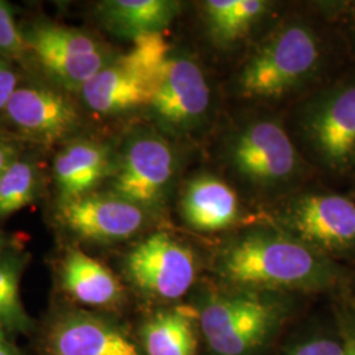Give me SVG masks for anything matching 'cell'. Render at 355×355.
Here are the masks:
<instances>
[{
    "label": "cell",
    "mask_w": 355,
    "mask_h": 355,
    "mask_svg": "<svg viewBox=\"0 0 355 355\" xmlns=\"http://www.w3.org/2000/svg\"><path fill=\"white\" fill-rule=\"evenodd\" d=\"M223 278L242 288L324 290L340 280L325 254L288 232L257 230L228 243L218 257Z\"/></svg>",
    "instance_id": "6da1fadb"
},
{
    "label": "cell",
    "mask_w": 355,
    "mask_h": 355,
    "mask_svg": "<svg viewBox=\"0 0 355 355\" xmlns=\"http://www.w3.org/2000/svg\"><path fill=\"white\" fill-rule=\"evenodd\" d=\"M321 58L320 40L309 26H283L242 67L239 89L249 98L279 96L313 76Z\"/></svg>",
    "instance_id": "7a4b0ae2"
},
{
    "label": "cell",
    "mask_w": 355,
    "mask_h": 355,
    "mask_svg": "<svg viewBox=\"0 0 355 355\" xmlns=\"http://www.w3.org/2000/svg\"><path fill=\"white\" fill-rule=\"evenodd\" d=\"M133 41L135 45L127 54L116 57L80 89L89 110L114 114L150 105L170 46L162 35H148Z\"/></svg>",
    "instance_id": "3957f363"
},
{
    "label": "cell",
    "mask_w": 355,
    "mask_h": 355,
    "mask_svg": "<svg viewBox=\"0 0 355 355\" xmlns=\"http://www.w3.org/2000/svg\"><path fill=\"white\" fill-rule=\"evenodd\" d=\"M279 308L254 293L211 297L200 311L204 338L215 355H249L265 343Z\"/></svg>",
    "instance_id": "277c9868"
},
{
    "label": "cell",
    "mask_w": 355,
    "mask_h": 355,
    "mask_svg": "<svg viewBox=\"0 0 355 355\" xmlns=\"http://www.w3.org/2000/svg\"><path fill=\"white\" fill-rule=\"evenodd\" d=\"M24 38L45 73L69 91H80L114 60L101 40L76 28L38 23L26 29Z\"/></svg>",
    "instance_id": "5b68a950"
},
{
    "label": "cell",
    "mask_w": 355,
    "mask_h": 355,
    "mask_svg": "<svg viewBox=\"0 0 355 355\" xmlns=\"http://www.w3.org/2000/svg\"><path fill=\"white\" fill-rule=\"evenodd\" d=\"M287 232L320 253L355 255V203L338 193H305L286 207Z\"/></svg>",
    "instance_id": "8992f818"
},
{
    "label": "cell",
    "mask_w": 355,
    "mask_h": 355,
    "mask_svg": "<svg viewBox=\"0 0 355 355\" xmlns=\"http://www.w3.org/2000/svg\"><path fill=\"white\" fill-rule=\"evenodd\" d=\"M125 270L140 291L174 300L190 290L196 277V261L187 246L165 232H157L128 254Z\"/></svg>",
    "instance_id": "52a82bcc"
},
{
    "label": "cell",
    "mask_w": 355,
    "mask_h": 355,
    "mask_svg": "<svg viewBox=\"0 0 355 355\" xmlns=\"http://www.w3.org/2000/svg\"><path fill=\"white\" fill-rule=\"evenodd\" d=\"M175 173V157L167 141L157 135H139L127 144L114 173V195L139 207L157 204Z\"/></svg>",
    "instance_id": "ba28073f"
},
{
    "label": "cell",
    "mask_w": 355,
    "mask_h": 355,
    "mask_svg": "<svg viewBox=\"0 0 355 355\" xmlns=\"http://www.w3.org/2000/svg\"><path fill=\"white\" fill-rule=\"evenodd\" d=\"M230 157L242 177L263 186L288 180L300 165L286 130L270 120L243 128L232 144Z\"/></svg>",
    "instance_id": "9c48e42d"
},
{
    "label": "cell",
    "mask_w": 355,
    "mask_h": 355,
    "mask_svg": "<svg viewBox=\"0 0 355 355\" xmlns=\"http://www.w3.org/2000/svg\"><path fill=\"white\" fill-rule=\"evenodd\" d=\"M58 217L64 228L83 241H124L140 232L144 209L117 195L87 193L62 202Z\"/></svg>",
    "instance_id": "30bf717a"
},
{
    "label": "cell",
    "mask_w": 355,
    "mask_h": 355,
    "mask_svg": "<svg viewBox=\"0 0 355 355\" xmlns=\"http://www.w3.org/2000/svg\"><path fill=\"white\" fill-rule=\"evenodd\" d=\"M209 87L202 69L187 57L168 55L153 92L150 107L166 125L189 129L207 114Z\"/></svg>",
    "instance_id": "8fae6325"
},
{
    "label": "cell",
    "mask_w": 355,
    "mask_h": 355,
    "mask_svg": "<svg viewBox=\"0 0 355 355\" xmlns=\"http://www.w3.org/2000/svg\"><path fill=\"white\" fill-rule=\"evenodd\" d=\"M308 135L324 164L343 168L355 158V80L325 94L308 119Z\"/></svg>",
    "instance_id": "7c38bea8"
},
{
    "label": "cell",
    "mask_w": 355,
    "mask_h": 355,
    "mask_svg": "<svg viewBox=\"0 0 355 355\" xmlns=\"http://www.w3.org/2000/svg\"><path fill=\"white\" fill-rule=\"evenodd\" d=\"M3 112L19 132L45 145L64 140L80 123L73 103L45 87H17Z\"/></svg>",
    "instance_id": "4fadbf2b"
},
{
    "label": "cell",
    "mask_w": 355,
    "mask_h": 355,
    "mask_svg": "<svg viewBox=\"0 0 355 355\" xmlns=\"http://www.w3.org/2000/svg\"><path fill=\"white\" fill-rule=\"evenodd\" d=\"M48 349L51 355H140L116 325L83 311H71L54 320Z\"/></svg>",
    "instance_id": "5bb4252c"
},
{
    "label": "cell",
    "mask_w": 355,
    "mask_h": 355,
    "mask_svg": "<svg viewBox=\"0 0 355 355\" xmlns=\"http://www.w3.org/2000/svg\"><path fill=\"white\" fill-rule=\"evenodd\" d=\"M180 209L190 228L217 232L228 228L237 220L240 205L236 192L224 180L200 175L187 183Z\"/></svg>",
    "instance_id": "9a60e30c"
},
{
    "label": "cell",
    "mask_w": 355,
    "mask_h": 355,
    "mask_svg": "<svg viewBox=\"0 0 355 355\" xmlns=\"http://www.w3.org/2000/svg\"><path fill=\"white\" fill-rule=\"evenodd\" d=\"M110 173V150L94 141H74L54 159V177L62 202L91 193Z\"/></svg>",
    "instance_id": "2e32d148"
},
{
    "label": "cell",
    "mask_w": 355,
    "mask_h": 355,
    "mask_svg": "<svg viewBox=\"0 0 355 355\" xmlns=\"http://www.w3.org/2000/svg\"><path fill=\"white\" fill-rule=\"evenodd\" d=\"M173 0H105L98 4L103 26L119 37L136 38L162 35L180 11Z\"/></svg>",
    "instance_id": "e0dca14e"
},
{
    "label": "cell",
    "mask_w": 355,
    "mask_h": 355,
    "mask_svg": "<svg viewBox=\"0 0 355 355\" xmlns=\"http://www.w3.org/2000/svg\"><path fill=\"white\" fill-rule=\"evenodd\" d=\"M60 279L64 291L80 304L107 308L117 304L123 296V287L112 271L78 249L64 255Z\"/></svg>",
    "instance_id": "ac0fdd59"
},
{
    "label": "cell",
    "mask_w": 355,
    "mask_h": 355,
    "mask_svg": "<svg viewBox=\"0 0 355 355\" xmlns=\"http://www.w3.org/2000/svg\"><path fill=\"white\" fill-rule=\"evenodd\" d=\"M141 334L146 355H195L193 318L182 308L154 315Z\"/></svg>",
    "instance_id": "d6986e66"
},
{
    "label": "cell",
    "mask_w": 355,
    "mask_h": 355,
    "mask_svg": "<svg viewBox=\"0 0 355 355\" xmlns=\"http://www.w3.org/2000/svg\"><path fill=\"white\" fill-rule=\"evenodd\" d=\"M262 0H208L204 3L207 24L220 44H229L243 36L266 12Z\"/></svg>",
    "instance_id": "ffe728a7"
},
{
    "label": "cell",
    "mask_w": 355,
    "mask_h": 355,
    "mask_svg": "<svg viewBox=\"0 0 355 355\" xmlns=\"http://www.w3.org/2000/svg\"><path fill=\"white\" fill-rule=\"evenodd\" d=\"M37 178L33 165L15 159L0 178V218L23 209L36 196Z\"/></svg>",
    "instance_id": "44dd1931"
},
{
    "label": "cell",
    "mask_w": 355,
    "mask_h": 355,
    "mask_svg": "<svg viewBox=\"0 0 355 355\" xmlns=\"http://www.w3.org/2000/svg\"><path fill=\"white\" fill-rule=\"evenodd\" d=\"M26 51L24 33L16 26L11 6L0 0V54L7 58H21Z\"/></svg>",
    "instance_id": "7402d4cb"
},
{
    "label": "cell",
    "mask_w": 355,
    "mask_h": 355,
    "mask_svg": "<svg viewBox=\"0 0 355 355\" xmlns=\"http://www.w3.org/2000/svg\"><path fill=\"white\" fill-rule=\"evenodd\" d=\"M0 304L21 306L19 296V271L10 263H0Z\"/></svg>",
    "instance_id": "603a6c76"
},
{
    "label": "cell",
    "mask_w": 355,
    "mask_h": 355,
    "mask_svg": "<svg viewBox=\"0 0 355 355\" xmlns=\"http://www.w3.org/2000/svg\"><path fill=\"white\" fill-rule=\"evenodd\" d=\"M290 355H346V349L331 338H315L297 346Z\"/></svg>",
    "instance_id": "cb8c5ba5"
},
{
    "label": "cell",
    "mask_w": 355,
    "mask_h": 355,
    "mask_svg": "<svg viewBox=\"0 0 355 355\" xmlns=\"http://www.w3.org/2000/svg\"><path fill=\"white\" fill-rule=\"evenodd\" d=\"M19 76L13 70L8 58L0 54V112L6 110L15 91L17 89Z\"/></svg>",
    "instance_id": "d4e9b609"
},
{
    "label": "cell",
    "mask_w": 355,
    "mask_h": 355,
    "mask_svg": "<svg viewBox=\"0 0 355 355\" xmlns=\"http://www.w3.org/2000/svg\"><path fill=\"white\" fill-rule=\"evenodd\" d=\"M15 159H16V149L12 145H8L0 141V178Z\"/></svg>",
    "instance_id": "484cf974"
},
{
    "label": "cell",
    "mask_w": 355,
    "mask_h": 355,
    "mask_svg": "<svg viewBox=\"0 0 355 355\" xmlns=\"http://www.w3.org/2000/svg\"><path fill=\"white\" fill-rule=\"evenodd\" d=\"M0 355H17L12 346L6 340L1 330H0Z\"/></svg>",
    "instance_id": "4316f807"
},
{
    "label": "cell",
    "mask_w": 355,
    "mask_h": 355,
    "mask_svg": "<svg viewBox=\"0 0 355 355\" xmlns=\"http://www.w3.org/2000/svg\"><path fill=\"white\" fill-rule=\"evenodd\" d=\"M345 349H346V355H355V337L347 340Z\"/></svg>",
    "instance_id": "83f0119b"
},
{
    "label": "cell",
    "mask_w": 355,
    "mask_h": 355,
    "mask_svg": "<svg viewBox=\"0 0 355 355\" xmlns=\"http://www.w3.org/2000/svg\"><path fill=\"white\" fill-rule=\"evenodd\" d=\"M352 19H353V26H354V31H355V4L353 6V13H352Z\"/></svg>",
    "instance_id": "f1b7e54d"
},
{
    "label": "cell",
    "mask_w": 355,
    "mask_h": 355,
    "mask_svg": "<svg viewBox=\"0 0 355 355\" xmlns=\"http://www.w3.org/2000/svg\"><path fill=\"white\" fill-rule=\"evenodd\" d=\"M3 246H4V240H3V237L0 236V250L3 249Z\"/></svg>",
    "instance_id": "f546056e"
}]
</instances>
